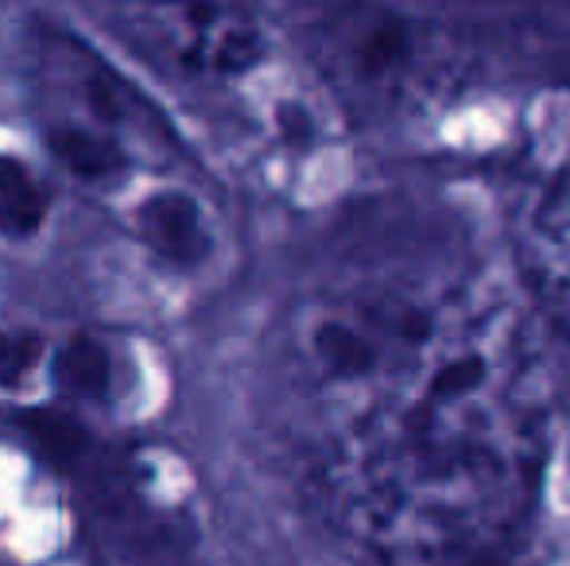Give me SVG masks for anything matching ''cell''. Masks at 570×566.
I'll return each instance as SVG.
<instances>
[{
  "label": "cell",
  "mask_w": 570,
  "mask_h": 566,
  "mask_svg": "<svg viewBox=\"0 0 570 566\" xmlns=\"http://www.w3.org/2000/svg\"><path fill=\"white\" fill-rule=\"evenodd\" d=\"M326 404L334 508L384 566H485L532 508L548 361L517 302L473 276L407 280L376 373Z\"/></svg>",
  "instance_id": "cell-1"
},
{
  "label": "cell",
  "mask_w": 570,
  "mask_h": 566,
  "mask_svg": "<svg viewBox=\"0 0 570 566\" xmlns=\"http://www.w3.org/2000/svg\"><path fill=\"white\" fill-rule=\"evenodd\" d=\"M517 241L540 307L559 330L570 334V132L535 163Z\"/></svg>",
  "instance_id": "cell-2"
},
{
  "label": "cell",
  "mask_w": 570,
  "mask_h": 566,
  "mask_svg": "<svg viewBox=\"0 0 570 566\" xmlns=\"http://www.w3.org/2000/svg\"><path fill=\"white\" fill-rule=\"evenodd\" d=\"M428 28L396 12H365L345 28L342 67L357 86L376 93H400L420 86L435 70Z\"/></svg>",
  "instance_id": "cell-3"
},
{
  "label": "cell",
  "mask_w": 570,
  "mask_h": 566,
  "mask_svg": "<svg viewBox=\"0 0 570 566\" xmlns=\"http://www.w3.org/2000/svg\"><path fill=\"white\" fill-rule=\"evenodd\" d=\"M183 59L210 75H240L264 51L261 28L240 8H183Z\"/></svg>",
  "instance_id": "cell-4"
},
{
  "label": "cell",
  "mask_w": 570,
  "mask_h": 566,
  "mask_svg": "<svg viewBox=\"0 0 570 566\" xmlns=\"http://www.w3.org/2000/svg\"><path fill=\"white\" fill-rule=\"evenodd\" d=\"M140 221V234L151 249L164 260L179 268H190L206 257L210 249V237H206L203 214H198L195 198L179 195V190H167V195H151L148 202L136 210Z\"/></svg>",
  "instance_id": "cell-5"
},
{
  "label": "cell",
  "mask_w": 570,
  "mask_h": 566,
  "mask_svg": "<svg viewBox=\"0 0 570 566\" xmlns=\"http://www.w3.org/2000/svg\"><path fill=\"white\" fill-rule=\"evenodd\" d=\"M47 218V195L16 156H0V234L23 241Z\"/></svg>",
  "instance_id": "cell-6"
},
{
  "label": "cell",
  "mask_w": 570,
  "mask_h": 566,
  "mask_svg": "<svg viewBox=\"0 0 570 566\" xmlns=\"http://www.w3.org/2000/svg\"><path fill=\"white\" fill-rule=\"evenodd\" d=\"M51 151L59 156V163L67 171H75L78 179H114V175L125 171V151L117 148L109 137L94 129H75V125H59V129L47 137Z\"/></svg>",
  "instance_id": "cell-7"
},
{
  "label": "cell",
  "mask_w": 570,
  "mask_h": 566,
  "mask_svg": "<svg viewBox=\"0 0 570 566\" xmlns=\"http://www.w3.org/2000/svg\"><path fill=\"white\" fill-rule=\"evenodd\" d=\"M109 377H114V365L101 341L94 338H75L59 349L55 357V380L67 396L78 400H94V396L109 393Z\"/></svg>",
  "instance_id": "cell-8"
},
{
  "label": "cell",
  "mask_w": 570,
  "mask_h": 566,
  "mask_svg": "<svg viewBox=\"0 0 570 566\" xmlns=\"http://www.w3.org/2000/svg\"><path fill=\"white\" fill-rule=\"evenodd\" d=\"M23 430L31 435V443L39 446V454L47 458H75L82 450V427L67 416V411H28L23 416Z\"/></svg>",
  "instance_id": "cell-9"
},
{
  "label": "cell",
  "mask_w": 570,
  "mask_h": 566,
  "mask_svg": "<svg viewBox=\"0 0 570 566\" xmlns=\"http://www.w3.org/2000/svg\"><path fill=\"white\" fill-rule=\"evenodd\" d=\"M36 361H39V338L0 334V385H20Z\"/></svg>",
  "instance_id": "cell-10"
},
{
  "label": "cell",
  "mask_w": 570,
  "mask_h": 566,
  "mask_svg": "<svg viewBox=\"0 0 570 566\" xmlns=\"http://www.w3.org/2000/svg\"><path fill=\"white\" fill-rule=\"evenodd\" d=\"M485 566H501V563H485Z\"/></svg>",
  "instance_id": "cell-11"
}]
</instances>
